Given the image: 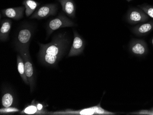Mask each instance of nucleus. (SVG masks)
<instances>
[{
  "mask_svg": "<svg viewBox=\"0 0 153 115\" xmlns=\"http://www.w3.org/2000/svg\"><path fill=\"white\" fill-rule=\"evenodd\" d=\"M68 42L66 34L61 33L53 37L51 43H38L40 48L38 57L40 62L46 66H56L64 54Z\"/></svg>",
  "mask_w": 153,
  "mask_h": 115,
  "instance_id": "f257e3e1",
  "label": "nucleus"
},
{
  "mask_svg": "<svg viewBox=\"0 0 153 115\" xmlns=\"http://www.w3.org/2000/svg\"><path fill=\"white\" fill-rule=\"evenodd\" d=\"M51 115H116L118 113L110 112L101 107L100 103L97 105L79 110L67 109L64 111L48 112Z\"/></svg>",
  "mask_w": 153,
  "mask_h": 115,
  "instance_id": "f03ea898",
  "label": "nucleus"
},
{
  "mask_svg": "<svg viewBox=\"0 0 153 115\" xmlns=\"http://www.w3.org/2000/svg\"><path fill=\"white\" fill-rule=\"evenodd\" d=\"M33 34L32 27L25 25L18 31L16 37L15 45L17 51L19 50L29 49V45Z\"/></svg>",
  "mask_w": 153,
  "mask_h": 115,
  "instance_id": "7ed1b4c3",
  "label": "nucleus"
},
{
  "mask_svg": "<svg viewBox=\"0 0 153 115\" xmlns=\"http://www.w3.org/2000/svg\"><path fill=\"white\" fill-rule=\"evenodd\" d=\"M23 58L25 64V71L29 82L30 92H33L35 86V73L33 64L31 61L29 49L18 51Z\"/></svg>",
  "mask_w": 153,
  "mask_h": 115,
  "instance_id": "20e7f679",
  "label": "nucleus"
},
{
  "mask_svg": "<svg viewBox=\"0 0 153 115\" xmlns=\"http://www.w3.org/2000/svg\"><path fill=\"white\" fill-rule=\"evenodd\" d=\"M76 25L75 23L67 18L63 13H60L57 18L51 19L46 24V32L49 36L58 29L65 27H71Z\"/></svg>",
  "mask_w": 153,
  "mask_h": 115,
  "instance_id": "39448f33",
  "label": "nucleus"
},
{
  "mask_svg": "<svg viewBox=\"0 0 153 115\" xmlns=\"http://www.w3.org/2000/svg\"><path fill=\"white\" fill-rule=\"evenodd\" d=\"M58 6L57 4H47L44 5L36 10L32 15H31L30 18L40 20L48 18L51 16L55 15L58 9Z\"/></svg>",
  "mask_w": 153,
  "mask_h": 115,
  "instance_id": "423d86ee",
  "label": "nucleus"
},
{
  "mask_svg": "<svg viewBox=\"0 0 153 115\" xmlns=\"http://www.w3.org/2000/svg\"><path fill=\"white\" fill-rule=\"evenodd\" d=\"M74 39L73 43L68 54V57H75L79 55L83 52L85 47V42L82 37L75 30L73 31Z\"/></svg>",
  "mask_w": 153,
  "mask_h": 115,
  "instance_id": "0eeeda50",
  "label": "nucleus"
},
{
  "mask_svg": "<svg viewBox=\"0 0 153 115\" xmlns=\"http://www.w3.org/2000/svg\"><path fill=\"white\" fill-rule=\"evenodd\" d=\"M25 9V7L8 8L6 9H2L1 12L3 17L18 20L23 17V12Z\"/></svg>",
  "mask_w": 153,
  "mask_h": 115,
  "instance_id": "6e6552de",
  "label": "nucleus"
},
{
  "mask_svg": "<svg viewBox=\"0 0 153 115\" xmlns=\"http://www.w3.org/2000/svg\"><path fill=\"white\" fill-rule=\"evenodd\" d=\"M61 4L62 11L70 18L75 17L76 8L73 0H57Z\"/></svg>",
  "mask_w": 153,
  "mask_h": 115,
  "instance_id": "1a4fd4ad",
  "label": "nucleus"
},
{
  "mask_svg": "<svg viewBox=\"0 0 153 115\" xmlns=\"http://www.w3.org/2000/svg\"><path fill=\"white\" fill-rule=\"evenodd\" d=\"M12 21L10 19H6L1 22L0 29V40L1 42L7 41L8 38L9 33L11 29Z\"/></svg>",
  "mask_w": 153,
  "mask_h": 115,
  "instance_id": "9d476101",
  "label": "nucleus"
},
{
  "mask_svg": "<svg viewBox=\"0 0 153 115\" xmlns=\"http://www.w3.org/2000/svg\"><path fill=\"white\" fill-rule=\"evenodd\" d=\"M144 15L138 10H131L126 16L127 22L131 23H138L144 19Z\"/></svg>",
  "mask_w": 153,
  "mask_h": 115,
  "instance_id": "9b49d317",
  "label": "nucleus"
},
{
  "mask_svg": "<svg viewBox=\"0 0 153 115\" xmlns=\"http://www.w3.org/2000/svg\"><path fill=\"white\" fill-rule=\"evenodd\" d=\"M22 4L25 8V13L28 17L32 14L37 8L40 5V3L34 0H24Z\"/></svg>",
  "mask_w": 153,
  "mask_h": 115,
  "instance_id": "f8f14e48",
  "label": "nucleus"
},
{
  "mask_svg": "<svg viewBox=\"0 0 153 115\" xmlns=\"http://www.w3.org/2000/svg\"><path fill=\"white\" fill-rule=\"evenodd\" d=\"M17 68H18V71L21 78L23 80L26 84L28 85H29V81L26 75L24 62L20 55H17Z\"/></svg>",
  "mask_w": 153,
  "mask_h": 115,
  "instance_id": "ddd939ff",
  "label": "nucleus"
},
{
  "mask_svg": "<svg viewBox=\"0 0 153 115\" xmlns=\"http://www.w3.org/2000/svg\"><path fill=\"white\" fill-rule=\"evenodd\" d=\"M20 113L23 115H43L42 112L37 107L35 100H33L31 105L26 106L22 112H20Z\"/></svg>",
  "mask_w": 153,
  "mask_h": 115,
  "instance_id": "4468645a",
  "label": "nucleus"
},
{
  "mask_svg": "<svg viewBox=\"0 0 153 115\" xmlns=\"http://www.w3.org/2000/svg\"><path fill=\"white\" fill-rule=\"evenodd\" d=\"M130 51L135 55H142L146 51V48L143 44L139 42H134L130 44Z\"/></svg>",
  "mask_w": 153,
  "mask_h": 115,
  "instance_id": "2eb2a0df",
  "label": "nucleus"
},
{
  "mask_svg": "<svg viewBox=\"0 0 153 115\" xmlns=\"http://www.w3.org/2000/svg\"><path fill=\"white\" fill-rule=\"evenodd\" d=\"M14 96L10 92H6L4 94L1 99V104L4 107H11L14 104Z\"/></svg>",
  "mask_w": 153,
  "mask_h": 115,
  "instance_id": "dca6fc26",
  "label": "nucleus"
},
{
  "mask_svg": "<svg viewBox=\"0 0 153 115\" xmlns=\"http://www.w3.org/2000/svg\"><path fill=\"white\" fill-rule=\"evenodd\" d=\"M152 28H153V25L151 23H146L141 25L139 26L137 29L134 30H135L138 34H142L150 32L152 29Z\"/></svg>",
  "mask_w": 153,
  "mask_h": 115,
  "instance_id": "f3484780",
  "label": "nucleus"
},
{
  "mask_svg": "<svg viewBox=\"0 0 153 115\" xmlns=\"http://www.w3.org/2000/svg\"><path fill=\"white\" fill-rule=\"evenodd\" d=\"M19 112L18 109L15 107H4L0 110V113L1 114H10V113H15Z\"/></svg>",
  "mask_w": 153,
  "mask_h": 115,
  "instance_id": "a211bd4d",
  "label": "nucleus"
},
{
  "mask_svg": "<svg viewBox=\"0 0 153 115\" xmlns=\"http://www.w3.org/2000/svg\"><path fill=\"white\" fill-rule=\"evenodd\" d=\"M142 8L150 17L153 18V7H144Z\"/></svg>",
  "mask_w": 153,
  "mask_h": 115,
  "instance_id": "6ab92c4d",
  "label": "nucleus"
},
{
  "mask_svg": "<svg viewBox=\"0 0 153 115\" xmlns=\"http://www.w3.org/2000/svg\"><path fill=\"white\" fill-rule=\"evenodd\" d=\"M127 1H130L131 0H127Z\"/></svg>",
  "mask_w": 153,
  "mask_h": 115,
  "instance_id": "aec40b11",
  "label": "nucleus"
},
{
  "mask_svg": "<svg viewBox=\"0 0 153 115\" xmlns=\"http://www.w3.org/2000/svg\"></svg>",
  "mask_w": 153,
  "mask_h": 115,
  "instance_id": "412c9836",
  "label": "nucleus"
}]
</instances>
